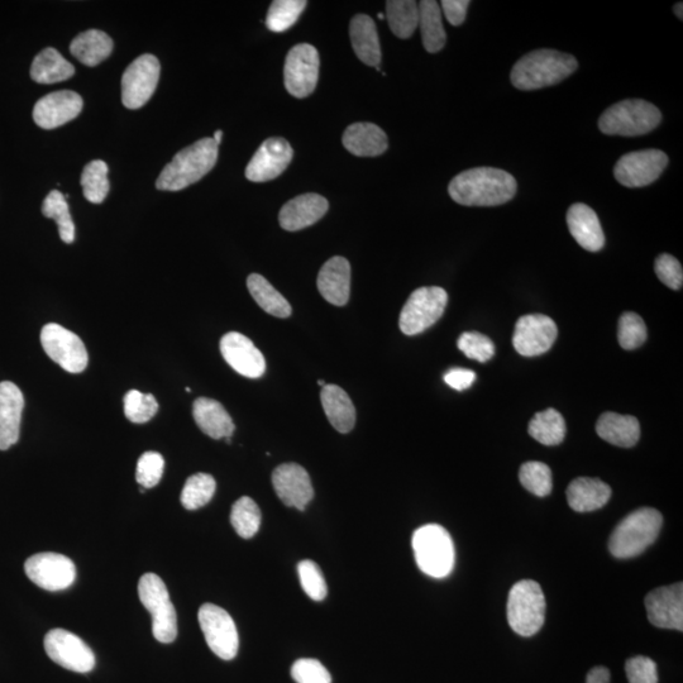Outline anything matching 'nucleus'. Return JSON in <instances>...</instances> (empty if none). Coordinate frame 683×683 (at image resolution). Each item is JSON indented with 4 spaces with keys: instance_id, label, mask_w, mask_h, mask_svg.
<instances>
[{
    "instance_id": "f257e3e1",
    "label": "nucleus",
    "mask_w": 683,
    "mask_h": 683,
    "mask_svg": "<svg viewBox=\"0 0 683 683\" xmlns=\"http://www.w3.org/2000/svg\"><path fill=\"white\" fill-rule=\"evenodd\" d=\"M517 190L514 176L494 167L463 171L448 186L451 198L466 207H496L510 202Z\"/></svg>"
},
{
    "instance_id": "f03ea898",
    "label": "nucleus",
    "mask_w": 683,
    "mask_h": 683,
    "mask_svg": "<svg viewBox=\"0 0 683 683\" xmlns=\"http://www.w3.org/2000/svg\"><path fill=\"white\" fill-rule=\"evenodd\" d=\"M579 68L572 55L537 50L520 59L511 70V83L519 90H538L561 83Z\"/></svg>"
},
{
    "instance_id": "7ed1b4c3",
    "label": "nucleus",
    "mask_w": 683,
    "mask_h": 683,
    "mask_svg": "<svg viewBox=\"0 0 683 683\" xmlns=\"http://www.w3.org/2000/svg\"><path fill=\"white\" fill-rule=\"evenodd\" d=\"M218 147L212 137L185 147L161 171L156 181L157 189L179 191L198 183L217 164Z\"/></svg>"
},
{
    "instance_id": "20e7f679",
    "label": "nucleus",
    "mask_w": 683,
    "mask_h": 683,
    "mask_svg": "<svg viewBox=\"0 0 683 683\" xmlns=\"http://www.w3.org/2000/svg\"><path fill=\"white\" fill-rule=\"evenodd\" d=\"M662 524V514L656 509L643 508L633 511L616 525L611 534V554L620 560L639 556L656 542Z\"/></svg>"
},
{
    "instance_id": "39448f33",
    "label": "nucleus",
    "mask_w": 683,
    "mask_h": 683,
    "mask_svg": "<svg viewBox=\"0 0 683 683\" xmlns=\"http://www.w3.org/2000/svg\"><path fill=\"white\" fill-rule=\"evenodd\" d=\"M662 113L652 103L628 99L611 105L599 119L600 131L609 136L637 137L656 130Z\"/></svg>"
},
{
    "instance_id": "423d86ee",
    "label": "nucleus",
    "mask_w": 683,
    "mask_h": 683,
    "mask_svg": "<svg viewBox=\"0 0 683 683\" xmlns=\"http://www.w3.org/2000/svg\"><path fill=\"white\" fill-rule=\"evenodd\" d=\"M415 561L420 571L434 579L447 577L455 567V546L450 533L438 524L423 525L413 536Z\"/></svg>"
},
{
    "instance_id": "0eeeda50",
    "label": "nucleus",
    "mask_w": 683,
    "mask_h": 683,
    "mask_svg": "<svg viewBox=\"0 0 683 683\" xmlns=\"http://www.w3.org/2000/svg\"><path fill=\"white\" fill-rule=\"evenodd\" d=\"M546 619V599L536 581L523 580L511 587L508 620L511 629L522 637H532Z\"/></svg>"
},
{
    "instance_id": "6e6552de",
    "label": "nucleus",
    "mask_w": 683,
    "mask_h": 683,
    "mask_svg": "<svg viewBox=\"0 0 683 683\" xmlns=\"http://www.w3.org/2000/svg\"><path fill=\"white\" fill-rule=\"evenodd\" d=\"M138 594L143 606L152 615V632L160 643H173L178 637V616L169 591L155 573H146L138 584Z\"/></svg>"
},
{
    "instance_id": "1a4fd4ad",
    "label": "nucleus",
    "mask_w": 683,
    "mask_h": 683,
    "mask_svg": "<svg viewBox=\"0 0 683 683\" xmlns=\"http://www.w3.org/2000/svg\"><path fill=\"white\" fill-rule=\"evenodd\" d=\"M447 303L446 290L438 286L415 290L401 310L399 320L401 332L407 336H417L427 331L442 318Z\"/></svg>"
},
{
    "instance_id": "9d476101",
    "label": "nucleus",
    "mask_w": 683,
    "mask_h": 683,
    "mask_svg": "<svg viewBox=\"0 0 683 683\" xmlns=\"http://www.w3.org/2000/svg\"><path fill=\"white\" fill-rule=\"evenodd\" d=\"M41 343L46 355L70 374H80L87 369V348L80 337L69 329L56 323L47 324L42 328Z\"/></svg>"
},
{
    "instance_id": "9b49d317",
    "label": "nucleus",
    "mask_w": 683,
    "mask_h": 683,
    "mask_svg": "<svg viewBox=\"0 0 683 683\" xmlns=\"http://www.w3.org/2000/svg\"><path fill=\"white\" fill-rule=\"evenodd\" d=\"M199 623L208 647L224 661L237 656L240 638L232 616L217 605L204 604L199 609Z\"/></svg>"
},
{
    "instance_id": "f8f14e48",
    "label": "nucleus",
    "mask_w": 683,
    "mask_h": 683,
    "mask_svg": "<svg viewBox=\"0 0 683 683\" xmlns=\"http://www.w3.org/2000/svg\"><path fill=\"white\" fill-rule=\"evenodd\" d=\"M160 61L154 55L138 57L124 71L122 102L128 109H140L154 95L160 80Z\"/></svg>"
},
{
    "instance_id": "ddd939ff",
    "label": "nucleus",
    "mask_w": 683,
    "mask_h": 683,
    "mask_svg": "<svg viewBox=\"0 0 683 683\" xmlns=\"http://www.w3.org/2000/svg\"><path fill=\"white\" fill-rule=\"evenodd\" d=\"M319 54L314 46L296 45L285 60V88L295 98H307L317 87L319 78Z\"/></svg>"
},
{
    "instance_id": "4468645a",
    "label": "nucleus",
    "mask_w": 683,
    "mask_h": 683,
    "mask_svg": "<svg viewBox=\"0 0 683 683\" xmlns=\"http://www.w3.org/2000/svg\"><path fill=\"white\" fill-rule=\"evenodd\" d=\"M45 651L57 665L66 670L88 673L95 667V654L83 639L65 629L46 634Z\"/></svg>"
},
{
    "instance_id": "2eb2a0df",
    "label": "nucleus",
    "mask_w": 683,
    "mask_h": 683,
    "mask_svg": "<svg viewBox=\"0 0 683 683\" xmlns=\"http://www.w3.org/2000/svg\"><path fill=\"white\" fill-rule=\"evenodd\" d=\"M668 165L663 151L644 150L630 152L616 162L615 179L627 188H643L654 183Z\"/></svg>"
},
{
    "instance_id": "dca6fc26",
    "label": "nucleus",
    "mask_w": 683,
    "mask_h": 683,
    "mask_svg": "<svg viewBox=\"0 0 683 683\" xmlns=\"http://www.w3.org/2000/svg\"><path fill=\"white\" fill-rule=\"evenodd\" d=\"M28 579L47 591L68 589L76 579L74 562L59 553H38L25 563Z\"/></svg>"
},
{
    "instance_id": "f3484780",
    "label": "nucleus",
    "mask_w": 683,
    "mask_h": 683,
    "mask_svg": "<svg viewBox=\"0 0 683 683\" xmlns=\"http://www.w3.org/2000/svg\"><path fill=\"white\" fill-rule=\"evenodd\" d=\"M558 336L556 323L547 315H524L515 324L513 345L519 355L541 356L551 350Z\"/></svg>"
},
{
    "instance_id": "a211bd4d",
    "label": "nucleus",
    "mask_w": 683,
    "mask_h": 683,
    "mask_svg": "<svg viewBox=\"0 0 683 683\" xmlns=\"http://www.w3.org/2000/svg\"><path fill=\"white\" fill-rule=\"evenodd\" d=\"M293 156L294 151L288 141L279 137L269 138L262 143L247 165L246 178L253 183H266L279 178L290 165Z\"/></svg>"
},
{
    "instance_id": "6ab92c4d",
    "label": "nucleus",
    "mask_w": 683,
    "mask_h": 683,
    "mask_svg": "<svg viewBox=\"0 0 683 683\" xmlns=\"http://www.w3.org/2000/svg\"><path fill=\"white\" fill-rule=\"evenodd\" d=\"M221 353L227 364L248 379H260L266 371V361L250 338L238 332L227 333L221 339Z\"/></svg>"
},
{
    "instance_id": "aec40b11",
    "label": "nucleus",
    "mask_w": 683,
    "mask_h": 683,
    "mask_svg": "<svg viewBox=\"0 0 683 683\" xmlns=\"http://www.w3.org/2000/svg\"><path fill=\"white\" fill-rule=\"evenodd\" d=\"M649 622L654 627L683 630V585L681 582L671 586L659 587L646 597Z\"/></svg>"
},
{
    "instance_id": "412c9836",
    "label": "nucleus",
    "mask_w": 683,
    "mask_h": 683,
    "mask_svg": "<svg viewBox=\"0 0 683 683\" xmlns=\"http://www.w3.org/2000/svg\"><path fill=\"white\" fill-rule=\"evenodd\" d=\"M272 485L279 499L290 508L303 511L314 498L313 485L307 470L296 463H284L275 468Z\"/></svg>"
},
{
    "instance_id": "4be33fe9",
    "label": "nucleus",
    "mask_w": 683,
    "mask_h": 683,
    "mask_svg": "<svg viewBox=\"0 0 683 683\" xmlns=\"http://www.w3.org/2000/svg\"><path fill=\"white\" fill-rule=\"evenodd\" d=\"M83 111V99L70 90L51 93L41 98L33 109V121L44 130L64 126Z\"/></svg>"
},
{
    "instance_id": "5701e85b",
    "label": "nucleus",
    "mask_w": 683,
    "mask_h": 683,
    "mask_svg": "<svg viewBox=\"0 0 683 683\" xmlns=\"http://www.w3.org/2000/svg\"><path fill=\"white\" fill-rule=\"evenodd\" d=\"M25 398L11 381L0 382V451H7L19 439Z\"/></svg>"
},
{
    "instance_id": "b1692460",
    "label": "nucleus",
    "mask_w": 683,
    "mask_h": 683,
    "mask_svg": "<svg viewBox=\"0 0 683 683\" xmlns=\"http://www.w3.org/2000/svg\"><path fill=\"white\" fill-rule=\"evenodd\" d=\"M329 204L318 194L299 195L286 203L280 210L279 222L285 231L296 232L313 226L326 216Z\"/></svg>"
},
{
    "instance_id": "393cba45",
    "label": "nucleus",
    "mask_w": 683,
    "mask_h": 683,
    "mask_svg": "<svg viewBox=\"0 0 683 683\" xmlns=\"http://www.w3.org/2000/svg\"><path fill=\"white\" fill-rule=\"evenodd\" d=\"M318 290L328 303L345 307L351 294V266L345 257H332L318 275Z\"/></svg>"
},
{
    "instance_id": "a878e982",
    "label": "nucleus",
    "mask_w": 683,
    "mask_h": 683,
    "mask_svg": "<svg viewBox=\"0 0 683 683\" xmlns=\"http://www.w3.org/2000/svg\"><path fill=\"white\" fill-rule=\"evenodd\" d=\"M567 226L572 237L586 251L597 252L605 246V234L599 217L586 204H573L567 212Z\"/></svg>"
},
{
    "instance_id": "bb28decb",
    "label": "nucleus",
    "mask_w": 683,
    "mask_h": 683,
    "mask_svg": "<svg viewBox=\"0 0 683 683\" xmlns=\"http://www.w3.org/2000/svg\"><path fill=\"white\" fill-rule=\"evenodd\" d=\"M343 145L352 155L375 157L388 150V136L372 123H355L345 131Z\"/></svg>"
},
{
    "instance_id": "cd10ccee",
    "label": "nucleus",
    "mask_w": 683,
    "mask_h": 683,
    "mask_svg": "<svg viewBox=\"0 0 683 683\" xmlns=\"http://www.w3.org/2000/svg\"><path fill=\"white\" fill-rule=\"evenodd\" d=\"M193 415L200 431L213 439L231 438L236 428L231 415L217 400L208 398L195 400Z\"/></svg>"
},
{
    "instance_id": "c85d7f7f",
    "label": "nucleus",
    "mask_w": 683,
    "mask_h": 683,
    "mask_svg": "<svg viewBox=\"0 0 683 683\" xmlns=\"http://www.w3.org/2000/svg\"><path fill=\"white\" fill-rule=\"evenodd\" d=\"M567 501L577 513H589L603 508L611 498L609 485L599 479L579 477L573 480L566 491Z\"/></svg>"
},
{
    "instance_id": "c756f323",
    "label": "nucleus",
    "mask_w": 683,
    "mask_h": 683,
    "mask_svg": "<svg viewBox=\"0 0 683 683\" xmlns=\"http://www.w3.org/2000/svg\"><path fill=\"white\" fill-rule=\"evenodd\" d=\"M320 400L329 423L339 433H350L356 424V409L350 396L337 385H326L320 391Z\"/></svg>"
},
{
    "instance_id": "7c9ffc66",
    "label": "nucleus",
    "mask_w": 683,
    "mask_h": 683,
    "mask_svg": "<svg viewBox=\"0 0 683 683\" xmlns=\"http://www.w3.org/2000/svg\"><path fill=\"white\" fill-rule=\"evenodd\" d=\"M350 37L358 59L377 68L381 62V47L374 19L357 14L351 21Z\"/></svg>"
},
{
    "instance_id": "2f4dec72",
    "label": "nucleus",
    "mask_w": 683,
    "mask_h": 683,
    "mask_svg": "<svg viewBox=\"0 0 683 683\" xmlns=\"http://www.w3.org/2000/svg\"><path fill=\"white\" fill-rule=\"evenodd\" d=\"M596 432L616 447L632 448L640 438V425L632 415L604 413L596 423Z\"/></svg>"
},
{
    "instance_id": "473e14b6",
    "label": "nucleus",
    "mask_w": 683,
    "mask_h": 683,
    "mask_svg": "<svg viewBox=\"0 0 683 683\" xmlns=\"http://www.w3.org/2000/svg\"><path fill=\"white\" fill-rule=\"evenodd\" d=\"M113 51L112 38L102 31L89 30L80 33L71 42L70 52L81 64L97 66L108 59Z\"/></svg>"
},
{
    "instance_id": "72a5a7b5",
    "label": "nucleus",
    "mask_w": 683,
    "mask_h": 683,
    "mask_svg": "<svg viewBox=\"0 0 683 683\" xmlns=\"http://www.w3.org/2000/svg\"><path fill=\"white\" fill-rule=\"evenodd\" d=\"M74 74L73 64L65 60L60 52L52 47L41 51L33 60L31 68V78L38 84L61 83Z\"/></svg>"
},
{
    "instance_id": "f704fd0d",
    "label": "nucleus",
    "mask_w": 683,
    "mask_h": 683,
    "mask_svg": "<svg viewBox=\"0 0 683 683\" xmlns=\"http://www.w3.org/2000/svg\"><path fill=\"white\" fill-rule=\"evenodd\" d=\"M424 49L436 54L446 45L447 36L442 23L441 6L434 0L419 3V26Z\"/></svg>"
},
{
    "instance_id": "c9c22d12",
    "label": "nucleus",
    "mask_w": 683,
    "mask_h": 683,
    "mask_svg": "<svg viewBox=\"0 0 683 683\" xmlns=\"http://www.w3.org/2000/svg\"><path fill=\"white\" fill-rule=\"evenodd\" d=\"M247 288L248 291H250L252 298L255 299V302L259 304V307L262 310H265L267 314L285 319L289 318L291 313H293V309H291L288 300H286L264 276L259 274L248 276Z\"/></svg>"
},
{
    "instance_id": "e433bc0d",
    "label": "nucleus",
    "mask_w": 683,
    "mask_h": 683,
    "mask_svg": "<svg viewBox=\"0 0 683 683\" xmlns=\"http://www.w3.org/2000/svg\"><path fill=\"white\" fill-rule=\"evenodd\" d=\"M528 432L544 446H557L566 437V422L556 409L543 410L530 420Z\"/></svg>"
},
{
    "instance_id": "4c0bfd02",
    "label": "nucleus",
    "mask_w": 683,
    "mask_h": 683,
    "mask_svg": "<svg viewBox=\"0 0 683 683\" xmlns=\"http://www.w3.org/2000/svg\"><path fill=\"white\" fill-rule=\"evenodd\" d=\"M386 18L396 37L409 38L419 26V4L413 0H389Z\"/></svg>"
},
{
    "instance_id": "58836bf2",
    "label": "nucleus",
    "mask_w": 683,
    "mask_h": 683,
    "mask_svg": "<svg viewBox=\"0 0 683 683\" xmlns=\"http://www.w3.org/2000/svg\"><path fill=\"white\" fill-rule=\"evenodd\" d=\"M42 213L46 218L54 219L57 223L62 242L70 245L75 241V224L65 195H62L59 190H52L42 205Z\"/></svg>"
},
{
    "instance_id": "ea45409f",
    "label": "nucleus",
    "mask_w": 683,
    "mask_h": 683,
    "mask_svg": "<svg viewBox=\"0 0 683 683\" xmlns=\"http://www.w3.org/2000/svg\"><path fill=\"white\" fill-rule=\"evenodd\" d=\"M108 165L102 160H94L84 167L81 174V186L84 197L90 203H103L109 193Z\"/></svg>"
},
{
    "instance_id": "a19ab883",
    "label": "nucleus",
    "mask_w": 683,
    "mask_h": 683,
    "mask_svg": "<svg viewBox=\"0 0 683 683\" xmlns=\"http://www.w3.org/2000/svg\"><path fill=\"white\" fill-rule=\"evenodd\" d=\"M261 520L259 505L248 496H243L234 503L231 511V523L238 536L245 539L255 537L261 527Z\"/></svg>"
},
{
    "instance_id": "79ce46f5",
    "label": "nucleus",
    "mask_w": 683,
    "mask_h": 683,
    "mask_svg": "<svg viewBox=\"0 0 683 683\" xmlns=\"http://www.w3.org/2000/svg\"><path fill=\"white\" fill-rule=\"evenodd\" d=\"M216 489L217 484L213 476L208 474L190 476L181 493V504L188 510L203 508L212 500Z\"/></svg>"
},
{
    "instance_id": "37998d69",
    "label": "nucleus",
    "mask_w": 683,
    "mask_h": 683,
    "mask_svg": "<svg viewBox=\"0 0 683 683\" xmlns=\"http://www.w3.org/2000/svg\"><path fill=\"white\" fill-rule=\"evenodd\" d=\"M307 4L304 0H275L267 13V28L275 33L288 31L302 16Z\"/></svg>"
},
{
    "instance_id": "c03bdc74",
    "label": "nucleus",
    "mask_w": 683,
    "mask_h": 683,
    "mask_svg": "<svg viewBox=\"0 0 683 683\" xmlns=\"http://www.w3.org/2000/svg\"><path fill=\"white\" fill-rule=\"evenodd\" d=\"M519 480L529 493L546 498L552 493V471L543 462H525L519 471Z\"/></svg>"
},
{
    "instance_id": "a18cd8bd",
    "label": "nucleus",
    "mask_w": 683,
    "mask_h": 683,
    "mask_svg": "<svg viewBox=\"0 0 683 683\" xmlns=\"http://www.w3.org/2000/svg\"><path fill=\"white\" fill-rule=\"evenodd\" d=\"M157 410H159V403L152 394H142L141 391L131 390L124 396V414L132 423L150 422L157 414Z\"/></svg>"
},
{
    "instance_id": "49530a36",
    "label": "nucleus",
    "mask_w": 683,
    "mask_h": 683,
    "mask_svg": "<svg viewBox=\"0 0 683 683\" xmlns=\"http://www.w3.org/2000/svg\"><path fill=\"white\" fill-rule=\"evenodd\" d=\"M618 339L624 350L632 351L646 342L647 327L640 315L627 312L620 317Z\"/></svg>"
},
{
    "instance_id": "de8ad7c7",
    "label": "nucleus",
    "mask_w": 683,
    "mask_h": 683,
    "mask_svg": "<svg viewBox=\"0 0 683 683\" xmlns=\"http://www.w3.org/2000/svg\"><path fill=\"white\" fill-rule=\"evenodd\" d=\"M458 348L470 360L487 362L495 355V345L489 337L479 332L461 334L457 342Z\"/></svg>"
},
{
    "instance_id": "09e8293b",
    "label": "nucleus",
    "mask_w": 683,
    "mask_h": 683,
    "mask_svg": "<svg viewBox=\"0 0 683 683\" xmlns=\"http://www.w3.org/2000/svg\"><path fill=\"white\" fill-rule=\"evenodd\" d=\"M299 580L305 594L314 601H323L327 596V582L317 563L305 560L298 566Z\"/></svg>"
},
{
    "instance_id": "8fccbe9b",
    "label": "nucleus",
    "mask_w": 683,
    "mask_h": 683,
    "mask_svg": "<svg viewBox=\"0 0 683 683\" xmlns=\"http://www.w3.org/2000/svg\"><path fill=\"white\" fill-rule=\"evenodd\" d=\"M164 457L157 452L143 453L137 463L136 480L143 489H152L159 485L164 475Z\"/></svg>"
},
{
    "instance_id": "3c124183",
    "label": "nucleus",
    "mask_w": 683,
    "mask_h": 683,
    "mask_svg": "<svg viewBox=\"0 0 683 683\" xmlns=\"http://www.w3.org/2000/svg\"><path fill=\"white\" fill-rule=\"evenodd\" d=\"M296 683H332L331 673L317 659L302 658L291 667Z\"/></svg>"
},
{
    "instance_id": "603ef678",
    "label": "nucleus",
    "mask_w": 683,
    "mask_h": 683,
    "mask_svg": "<svg viewBox=\"0 0 683 683\" xmlns=\"http://www.w3.org/2000/svg\"><path fill=\"white\" fill-rule=\"evenodd\" d=\"M654 271H656L658 279L668 288L672 290H680L682 288V265L675 257L668 255V253L658 256L656 264H654Z\"/></svg>"
},
{
    "instance_id": "864d4df0",
    "label": "nucleus",
    "mask_w": 683,
    "mask_h": 683,
    "mask_svg": "<svg viewBox=\"0 0 683 683\" xmlns=\"http://www.w3.org/2000/svg\"><path fill=\"white\" fill-rule=\"evenodd\" d=\"M625 671L630 683H658L657 665L651 658H630L625 665Z\"/></svg>"
},
{
    "instance_id": "5fc2aeb1",
    "label": "nucleus",
    "mask_w": 683,
    "mask_h": 683,
    "mask_svg": "<svg viewBox=\"0 0 683 683\" xmlns=\"http://www.w3.org/2000/svg\"><path fill=\"white\" fill-rule=\"evenodd\" d=\"M471 2L468 0H443L442 8L444 16L452 26H461L465 22L467 9Z\"/></svg>"
},
{
    "instance_id": "6e6d98bb",
    "label": "nucleus",
    "mask_w": 683,
    "mask_h": 683,
    "mask_svg": "<svg viewBox=\"0 0 683 683\" xmlns=\"http://www.w3.org/2000/svg\"><path fill=\"white\" fill-rule=\"evenodd\" d=\"M443 380L450 388L463 391L471 388L476 380V374L471 370L452 369L443 376Z\"/></svg>"
},
{
    "instance_id": "4d7b16f0",
    "label": "nucleus",
    "mask_w": 683,
    "mask_h": 683,
    "mask_svg": "<svg viewBox=\"0 0 683 683\" xmlns=\"http://www.w3.org/2000/svg\"><path fill=\"white\" fill-rule=\"evenodd\" d=\"M586 683H610V672L605 667H595L587 675Z\"/></svg>"
},
{
    "instance_id": "13d9d810",
    "label": "nucleus",
    "mask_w": 683,
    "mask_h": 683,
    "mask_svg": "<svg viewBox=\"0 0 683 683\" xmlns=\"http://www.w3.org/2000/svg\"><path fill=\"white\" fill-rule=\"evenodd\" d=\"M682 9H683V4H682L681 2H680V3H677L676 6H675V13H676L677 18H678V19H681V21H682V19H683V12H682Z\"/></svg>"
},
{
    "instance_id": "bf43d9fd",
    "label": "nucleus",
    "mask_w": 683,
    "mask_h": 683,
    "mask_svg": "<svg viewBox=\"0 0 683 683\" xmlns=\"http://www.w3.org/2000/svg\"><path fill=\"white\" fill-rule=\"evenodd\" d=\"M222 137H223V132L221 130H219L216 133H214V136L212 138H213V141L216 142L217 145L219 146V145H221Z\"/></svg>"
},
{
    "instance_id": "052dcab7",
    "label": "nucleus",
    "mask_w": 683,
    "mask_h": 683,
    "mask_svg": "<svg viewBox=\"0 0 683 683\" xmlns=\"http://www.w3.org/2000/svg\"><path fill=\"white\" fill-rule=\"evenodd\" d=\"M318 385H319V386H323V388H324V386H326L327 384H326V382H324L323 380H319V381H318Z\"/></svg>"
},
{
    "instance_id": "680f3d73",
    "label": "nucleus",
    "mask_w": 683,
    "mask_h": 683,
    "mask_svg": "<svg viewBox=\"0 0 683 683\" xmlns=\"http://www.w3.org/2000/svg\"><path fill=\"white\" fill-rule=\"evenodd\" d=\"M379 18H380V19H384L385 17L382 16V13H379Z\"/></svg>"
}]
</instances>
